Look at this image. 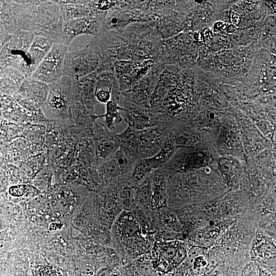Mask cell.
Instances as JSON below:
<instances>
[{
  "mask_svg": "<svg viewBox=\"0 0 276 276\" xmlns=\"http://www.w3.org/2000/svg\"><path fill=\"white\" fill-rule=\"evenodd\" d=\"M102 23L97 16H87L64 22L61 43L68 47L80 35H97Z\"/></svg>",
  "mask_w": 276,
  "mask_h": 276,
  "instance_id": "cell-12",
  "label": "cell"
},
{
  "mask_svg": "<svg viewBox=\"0 0 276 276\" xmlns=\"http://www.w3.org/2000/svg\"><path fill=\"white\" fill-rule=\"evenodd\" d=\"M123 119L128 126L142 130L163 124L150 109L142 107L125 99L123 101Z\"/></svg>",
  "mask_w": 276,
  "mask_h": 276,
  "instance_id": "cell-13",
  "label": "cell"
},
{
  "mask_svg": "<svg viewBox=\"0 0 276 276\" xmlns=\"http://www.w3.org/2000/svg\"><path fill=\"white\" fill-rule=\"evenodd\" d=\"M186 256L183 243L178 241H156L152 250L154 267L163 271L177 267Z\"/></svg>",
  "mask_w": 276,
  "mask_h": 276,
  "instance_id": "cell-8",
  "label": "cell"
},
{
  "mask_svg": "<svg viewBox=\"0 0 276 276\" xmlns=\"http://www.w3.org/2000/svg\"><path fill=\"white\" fill-rule=\"evenodd\" d=\"M106 112L103 114H93V121L102 118H104V122L108 129L113 131L116 125L121 122L123 119L121 111H124V108L120 106L117 102L110 100L105 104Z\"/></svg>",
  "mask_w": 276,
  "mask_h": 276,
  "instance_id": "cell-20",
  "label": "cell"
},
{
  "mask_svg": "<svg viewBox=\"0 0 276 276\" xmlns=\"http://www.w3.org/2000/svg\"><path fill=\"white\" fill-rule=\"evenodd\" d=\"M49 86V93L42 106L44 110L53 117L67 118L73 105L78 102L73 79L63 76Z\"/></svg>",
  "mask_w": 276,
  "mask_h": 276,
  "instance_id": "cell-5",
  "label": "cell"
},
{
  "mask_svg": "<svg viewBox=\"0 0 276 276\" xmlns=\"http://www.w3.org/2000/svg\"><path fill=\"white\" fill-rule=\"evenodd\" d=\"M117 234L126 252L131 256H138L146 252L151 241L148 233H145L134 216L124 212L117 224Z\"/></svg>",
  "mask_w": 276,
  "mask_h": 276,
  "instance_id": "cell-4",
  "label": "cell"
},
{
  "mask_svg": "<svg viewBox=\"0 0 276 276\" xmlns=\"http://www.w3.org/2000/svg\"><path fill=\"white\" fill-rule=\"evenodd\" d=\"M68 47L62 43H54L31 77L49 85L62 78Z\"/></svg>",
  "mask_w": 276,
  "mask_h": 276,
  "instance_id": "cell-7",
  "label": "cell"
},
{
  "mask_svg": "<svg viewBox=\"0 0 276 276\" xmlns=\"http://www.w3.org/2000/svg\"><path fill=\"white\" fill-rule=\"evenodd\" d=\"M60 7L64 21L87 17L97 16L92 1H54Z\"/></svg>",
  "mask_w": 276,
  "mask_h": 276,
  "instance_id": "cell-16",
  "label": "cell"
},
{
  "mask_svg": "<svg viewBox=\"0 0 276 276\" xmlns=\"http://www.w3.org/2000/svg\"><path fill=\"white\" fill-rule=\"evenodd\" d=\"M236 30V27L234 25H230L228 27L227 31L229 33H232Z\"/></svg>",
  "mask_w": 276,
  "mask_h": 276,
  "instance_id": "cell-23",
  "label": "cell"
},
{
  "mask_svg": "<svg viewBox=\"0 0 276 276\" xmlns=\"http://www.w3.org/2000/svg\"><path fill=\"white\" fill-rule=\"evenodd\" d=\"M6 18L14 33L24 30L61 43L64 21L54 1H10Z\"/></svg>",
  "mask_w": 276,
  "mask_h": 276,
  "instance_id": "cell-1",
  "label": "cell"
},
{
  "mask_svg": "<svg viewBox=\"0 0 276 276\" xmlns=\"http://www.w3.org/2000/svg\"><path fill=\"white\" fill-rule=\"evenodd\" d=\"M25 187L24 185H17L11 187L9 189L10 193L14 196H21L25 193Z\"/></svg>",
  "mask_w": 276,
  "mask_h": 276,
  "instance_id": "cell-21",
  "label": "cell"
},
{
  "mask_svg": "<svg viewBox=\"0 0 276 276\" xmlns=\"http://www.w3.org/2000/svg\"><path fill=\"white\" fill-rule=\"evenodd\" d=\"M95 135L96 154L98 165L111 156L120 148V139L117 133H114L102 124H98Z\"/></svg>",
  "mask_w": 276,
  "mask_h": 276,
  "instance_id": "cell-14",
  "label": "cell"
},
{
  "mask_svg": "<svg viewBox=\"0 0 276 276\" xmlns=\"http://www.w3.org/2000/svg\"><path fill=\"white\" fill-rule=\"evenodd\" d=\"M170 134L171 126L169 123L142 130L128 126L118 134L120 148L135 160L156 154Z\"/></svg>",
  "mask_w": 276,
  "mask_h": 276,
  "instance_id": "cell-2",
  "label": "cell"
},
{
  "mask_svg": "<svg viewBox=\"0 0 276 276\" xmlns=\"http://www.w3.org/2000/svg\"><path fill=\"white\" fill-rule=\"evenodd\" d=\"M136 161L120 148L98 165V171L105 177L114 178L123 181L130 178Z\"/></svg>",
  "mask_w": 276,
  "mask_h": 276,
  "instance_id": "cell-11",
  "label": "cell"
},
{
  "mask_svg": "<svg viewBox=\"0 0 276 276\" xmlns=\"http://www.w3.org/2000/svg\"><path fill=\"white\" fill-rule=\"evenodd\" d=\"M100 58L89 42L84 48L68 51L64 63L63 76L78 80L96 72Z\"/></svg>",
  "mask_w": 276,
  "mask_h": 276,
  "instance_id": "cell-6",
  "label": "cell"
},
{
  "mask_svg": "<svg viewBox=\"0 0 276 276\" xmlns=\"http://www.w3.org/2000/svg\"><path fill=\"white\" fill-rule=\"evenodd\" d=\"M34 37L33 33L24 30L13 35L1 48L0 68L13 67L26 77H31L36 68L28 51Z\"/></svg>",
  "mask_w": 276,
  "mask_h": 276,
  "instance_id": "cell-3",
  "label": "cell"
},
{
  "mask_svg": "<svg viewBox=\"0 0 276 276\" xmlns=\"http://www.w3.org/2000/svg\"><path fill=\"white\" fill-rule=\"evenodd\" d=\"M170 136L161 150L155 155L136 161L129 180L137 185L151 173L160 168L173 156L177 150Z\"/></svg>",
  "mask_w": 276,
  "mask_h": 276,
  "instance_id": "cell-9",
  "label": "cell"
},
{
  "mask_svg": "<svg viewBox=\"0 0 276 276\" xmlns=\"http://www.w3.org/2000/svg\"><path fill=\"white\" fill-rule=\"evenodd\" d=\"M50 90L49 85L31 76L26 77L16 93L32 106L44 104Z\"/></svg>",
  "mask_w": 276,
  "mask_h": 276,
  "instance_id": "cell-15",
  "label": "cell"
},
{
  "mask_svg": "<svg viewBox=\"0 0 276 276\" xmlns=\"http://www.w3.org/2000/svg\"><path fill=\"white\" fill-rule=\"evenodd\" d=\"M231 20L233 25L238 24L240 21L239 15L235 12H231Z\"/></svg>",
  "mask_w": 276,
  "mask_h": 276,
  "instance_id": "cell-22",
  "label": "cell"
},
{
  "mask_svg": "<svg viewBox=\"0 0 276 276\" xmlns=\"http://www.w3.org/2000/svg\"><path fill=\"white\" fill-rule=\"evenodd\" d=\"M166 65L156 63L150 72L132 88L121 94L124 99L142 107L150 109V100L158 77Z\"/></svg>",
  "mask_w": 276,
  "mask_h": 276,
  "instance_id": "cell-10",
  "label": "cell"
},
{
  "mask_svg": "<svg viewBox=\"0 0 276 276\" xmlns=\"http://www.w3.org/2000/svg\"><path fill=\"white\" fill-rule=\"evenodd\" d=\"M26 78L21 72L13 67L0 68L1 93L7 95H15Z\"/></svg>",
  "mask_w": 276,
  "mask_h": 276,
  "instance_id": "cell-18",
  "label": "cell"
},
{
  "mask_svg": "<svg viewBox=\"0 0 276 276\" xmlns=\"http://www.w3.org/2000/svg\"><path fill=\"white\" fill-rule=\"evenodd\" d=\"M52 40L40 36H35L29 48V57L36 68L47 55L53 44Z\"/></svg>",
  "mask_w": 276,
  "mask_h": 276,
  "instance_id": "cell-19",
  "label": "cell"
},
{
  "mask_svg": "<svg viewBox=\"0 0 276 276\" xmlns=\"http://www.w3.org/2000/svg\"><path fill=\"white\" fill-rule=\"evenodd\" d=\"M98 71L81 78L74 80V85L78 101L83 102L88 109L93 112L96 99L95 96L96 77Z\"/></svg>",
  "mask_w": 276,
  "mask_h": 276,
  "instance_id": "cell-17",
  "label": "cell"
}]
</instances>
